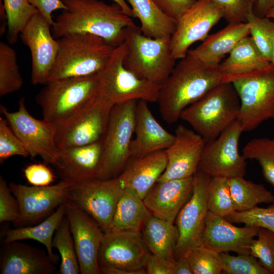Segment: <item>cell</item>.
I'll return each mask as SVG.
<instances>
[{
  "mask_svg": "<svg viewBox=\"0 0 274 274\" xmlns=\"http://www.w3.org/2000/svg\"><path fill=\"white\" fill-rule=\"evenodd\" d=\"M225 82H231L230 78L219 65L206 66L186 56L160 85L157 102L162 118L169 124L177 122L186 108Z\"/></svg>",
  "mask_w": 274,
  "mask_h": 274,
  "instance_id": "1",
  "label": "cell"
},
{
  "mask_svg": "<svg viewBox=\"0 0 274 274\" xmlns=\"http://www.w3.org/2000/svg\"><path fill=\"white\" fill-rule=\"evenodd\" d=\"M67 7L54 21V36L59 38L77 33H86L104 39L117 47L124 42L125 31L134 24L116 3L108 4L100 0H62Z\"/></svg>",
  "mask_w": 274,
  "mask_h": 274,
  "instance_id": "2",
  "label": "cell"
},
{
  "mask_svg": "<svg viewBox=\"0 0 274 274\" xmlns=\"http://www.w3.org/2000/svg\"><path fill=\"white\" fill-rule=\"evenodd\" d=\"M56 59L48 81L97 74L107 64L115 47L90 33H72L58 38Z\"/></svg>",
  "mask_w": 274,
  "mask_h": 274,
  "instance_id": "3",
  "label": "cell"
},
{
  "mask_svg": "<svg viewBox=\"0 0 274 274\" xmlns=\"http://www.w3.org/2000/svg\"><path fill=\"white\" fill-rule=\"evenodd\" d=\"M239 109L240 100L233 84L225 82L186 108L180 119L208 142L237 120Z\"/></svg>",
  "mask_w": 274,
  "mask_h": 274,
  "instance_id": "4",
  "label": "cell"
},
{
  "mask_svg": "<svg viewBox=\"0 0 274 274\" xmlns=\"http://www.w3.org/2000/svg\"><path fill=\"white\" fill-rule=\"evenodd\" d=\"M170 38L149 37L135 24L128 26L125 31L124 67L139 78L161 85L176 65Z\"/></svg>",
  "mask_w": 274,
  "mask_h": 274,
  "instance_id": "5",
  "label": "cell"
},
{
  "mask_svg": "<svg viewBox=\"0 0 274 274\" xmlns=\"http://www.w3.org/2000/svg\"><path fill=\"white\" fill-rule=\"evenodd\" d=\"M97 87V74L49 81L36 97L43 119L56 126L62 123L94 99Z\"/></svg>",
  "mask_w": 274,
  "mask_h": 274,
  "instance_id": "6",
  "label": "cell"
},
{
  "mask_svg": "<svg viewBox=\"0 0 274 274\" xmlns=\"http://www.w3.org/2000/svg\"><path fill=\"white\" fill-rule=\"evenodd\" d=\"M126 49L125 42L116 47L97 73L96 95L112 106L131 100L157 102L160 85L139 78L124 67Z\"/></svg>",
  "mask_w": 274,
  "mask_h": 274,
  "instance_id": "7",
  "label": "cell"
},
{
  "mask_svg": "<svg viewBox=\"0 0 274 274\" xmlns=\"http://www.w3.org/2000/svg\"><path fill=\"white\" fill-rule=\"evenodd\" d=\"M240 100L237 120L244 131L256 129L274 119V65L233 77L231 80Z\"/></svg>",
  "mask_w": 274,
  "mask_h": 274,
  "instance_id": "8",
  "label": "cell"
},
{
  "mask_svg": "<svg viewBox=\"0 0 274 274\" xmlns=\"http://www.w3.org/2000/svg\"><path fill=\"white\" fill-rule=\"evenodd\" d=\"M138 101L131 100L113 107L95 178L107 180L118 177L130 159Z\"/></svg>",
  "mask_w": 274,
  "mask_h": 274,
  "instance_id": "9",
  "label": "cell"
},
{
  "mask_svg": "<svg viewBox=\"0 0 274 274\" xmlns=\"http://www.w3.org/2000/svg\"><path fill=\"white\" fill-rule=\"evenodd\" d=\"M151 253L141 232H108L98 251L101 273L146 274Z\"/></svg>",
  "mask_w": 274,
  "mask_h": 274,
  "instance_id": "10",
  "label": "cell"
},
{
  "mask_svg": "<svg viewBox=\"0 0 274 274\" xmlns=\"http://www.w3.org/2000/svg\"><path fill=\"white\" fill-rule=\"evenodd\" d=\"M123 191L118 177L107 180L92 178L73 184L67 200L90 216L106 233Z\"/></svg>",
  "mask_w": 274,
  "mask_h": 274,
  "instance_id": "11",
  "label": "cell"
},
{
  "mask_svg": "<svg viewBox=\"0 0 274 274\" xmlns=\"http://www.w3.org/2000/svg\"><path fill=\"white\" fill-rule=\"evenodd\" d=\"M113 107L96 94L84 108L56 125V142L59 150L103 141Z\"/></svg>",
  "mask_w": 274,
  "mask_h": 274,
  "instance_id": "12",
  "label": "cell"
},
{
  "mask_svg": "<svg viewBox=\"0 0 274 274\" xmlns=\"http://www.w3.org/2000/svg\"><path fill=\"white\" fill-rule=\"evenodd\" d=\"M18 105V110L13 112L1 105V113L30 156H39L46 163L52 164L59 152L56 142V126L44 119L39 120L32 116L25 106L24 98L19 100Z\"/></svg>",
  "mask_w": 274,
  "mask_h": 274,
  "instance_id": "13",
  "label": "cell"
},
{
  "mask_svg": "<svg viewBox=\"0 0 274 274\" xmlns=\"http://www.w3.org/2000/svg\"><path fill=\"white\" fill-rule=\"evenodd\" d=\"M243 132L241 124L236 120L215 139L206 142L198 170L211 177H244L246 159L238 151Z\"/></svg>",
  "mask_w": 274,
  "mask_h": 274,
  "instance_id": "14",
  "label": "cell"
},
{
  "mask_svg": "<svg viewBox=\"0 0 274 274\" xmlns=\"http://www.w3.org/2000/svg\"><path fill=\"white\" fill-rule=\"evenodd\" d=\"M211 178L199 170L193 176L191 195L176 219L178 238L175 260L185 256L189 250L200 244L209 212L208 196Z\"/></svg>",
  "mask_w": 274,
  "mask_h": 274,
  "instance_id": "15",
  "label": "cell"
},
{
  "mask_svg": "<svg viewBox=\"0 0 274 274\" xmlns=\"http://www.w3.org/2000/svg\"><path fill=\"white\" fill-rule=\"evenodd\" d=\"M73 184L63 180L44 186L10 183V189L20 207V218L17 227L34 225L47 218L67 200Z\"/></svg>",
  "mask_w": 274,
  "mask_h": 274,
  "instance_id": "16",
  "label": "cell"
},
{
  "mask_svg": "<svg viewBox=\"0 0 274 274\" xmlns=\"http://www.w3.org/2000/svg\"><path fill=\"white\" fill-rule=\"evenodd\" d=\"M222 18V9L211 0H197L176 20V29L170 38L175 59L185 58L190 46L196 42L203 41Z\"/></svg>",
  "mask_w": 274,
  "mask_h": 274,
  "instance_id": "17",
  "label": "cell"
},
{
  "mask_svg": "<svg viewBox=\"0 0 274 274\" xmlns=\"http://www.w3.org/2000/svg\"><path fill=\"white\" fill-rule=\"evenodd\" d=\"M50 26L38 11L20 35L31 53V80L33 85L48 82L56 59L58 42L51 35Z\"/></svg>",
  "mask_w": 274,
  "mask_h": 274,
  "instance_id": "18",
  "label": "cell"
},
{
  "mask_svg": "<svg viewBox=\"0 0 274 274\" xmlns=\"http://www.w3.org/2000/svg\"><path fill=\"white\" fill-rule=\"evenodd\" d=\"M64 204L65 215L70 223L80 273H101L98 255L104 232L90 216L76 205L67 200Z\"/></svg>",
  "mask_w": 274,
  "mask_h": 274,
  "instance_id": "19",
  "label": "cell"
},
{
  "mask_svg": "<svg viewBox=\"0 0 274 274\" xmlns=\"http://www.w3.org/2000/svg\"><path fill=\"white\" fill-rule=\"evenodd\" d=\"M175 136L173 143L164 150L167 165L157 181L191 177L198 170L206 143L204 139L182 124L177 127Z\"/></svg>",
  "mask_w": 274,
  "mask_h": 274,
  "instance_id": "20",
  "label": "cell"
},
{
  "mask_svg": "<svg viewBox=\"0 0 274 274\" xmlns=\"http://www.w3.org/2000/svg\"><path fill=\"white\" fill-rule=\"evenodd\" d=\"M259 229L255 226H236L225 217L209 211L199 246L219 253L232 251L237 254H250V246Z\"/></svg>",
  "mask_w": 274,
  "mask_h": 274,
  "instance_id": "21",
  "label": "cell"
},
{
  "mask_svg": "<svg viewBox=\"0 0 274 274\" xmlns=\"http://www.w3.org/2000/svg\"><path fill=\"white\" fill-rule=\"evenodd\" d=\"M193 184V176L157 181L143 201L151 214L174 223L179 213L191 195Z\"/></svg>",
  "mask_w": 274,
  "mask_h": 274,
  "instance_id": "22",
  "label": "cell"
},
{
  "mask_svg": "<svg viewBox=\"0 0 274 274\" xmlns=\"http://www.w3.org/2000/svg\"><path fill=\"white\" fill-rule=\"evenodd\" d=\"M103 141L59 150L52 164L63 180L73 184L95 178L102 153Z\"/></svg>",
  "mask_w": 274,
  "mask_h": 274,
  "instance_id": "23",
  "label": "cell"
},
{
  "mask_svg": "<svg viewBox=\"0 0 274 274\" xmlns=\"http://www.w3.org/2000/svg\"><path fill=\"white\" fill-rule=\"evenodd\" d=\"M134 133L135 138L130 146V159L165 150L175 139V134L166 130L156 120L148 102L143 100L136 104Z\"/></svg>",
  "mask_w": 274,
  "mask_h": 274,
  "instance_id": "24",
  "label": "cell"
},
{
  "mask_svg": "<svg viewBox=\"0 0 274 274\" xmlns=\"http://www.w3.org/2000/svg\"><path fill=\"white\" fill-rule=\"evenodd\" d=\"M56 267L49 254L26 243H4L1 249V274H52Z\"/></svg>",
  "mask_w": 274,
  "mask_h": 274,
  "instance_id": "25",
  "label": "cell"
},
{
  "mask_svg": "<svg viewBox=\"0 0 274 274\" xmlns=\"http://www.w3.org/2000/svg\"><path fill=\"white\" fill-rule=\"evenodd\" d=\"M167 157L164 150L130 158L118 177L125 189L143 200L164 172Z\"/></svg>",
  "mask_w": 274,
  "mask_h": 274,
  "instance_id": "26",
  "label": "cell"
},
{
  "mask_svg": "<svg viewBox=\"0 0 274 274\" xmlns=\"http://www.w3.org/2000/svg\"><path fill=\"white\" fill-rule=\"evenodd\" d=\"M249 35L247 22L228 23L219 31L208 35L196 48L189 50L186 56L206 66H218L225 55Z\"/></svg>",
  "mask_w": 274,
  "mask_h": 274,
  "instance_id": "27",
  "label": "cell"
},
{
  "mask_svg": "<svg viewBox=\"0 0 274 274\" xmlns=\"http://www.w3.org/2000/svg\"><path fill=\"white\" fill-rule=\"evenodd\" d=\"M174 223L151 214L141 231L144 242L151 254L173 263L178 231Z\"/></svg>",
  "mask_w": 274,
  "mask_h": 274,
  "instance_id": "28",
  "label": "cell"
},
{
  "mask_svg": "<svg viewBox=\"0 0 274 274\" xmlns=\"http://www.w3.org/2000/svg\"><path fill=\"white\" fill-rule=\"evenodd\" d=\"M219 66L222 72L232 79L269 65L268 61L258 49L251 37L241 40Z\"/></svg>",
  "mask_w": 274,
  "mask_h": 274,
  "instance_id": "29",
  "label": "cell"
},
{
  "mask_svg": "<svg viewBox=\"0 0 274 274\" xmlns=\"http://www.w3.org/2000/svg\"><path fill=\"white\" fill-rule=\"evenodd\" d=\"M151 214L143 199L132 191L124 189L107 232H141Z\"/></svg>",
  "mask_w": 274,
  "mask_h": 274,
  "instance_id": "30",
  "label": "cell"
},
{
  "mask_svg": "<svg viewBox=\"0 0 274 274\" xmlns=\"http://www.w3.org/2000/svg\"><path fill=\"white\" fill-rule=\"evenodd\" d=\"M131 6L133 17L141 22L142 33L149 37H171L177 20L165 14L153 0H127Z\"/></svg>",
  "mask_w": 274,
  "mask_h": 274,
  "instance_id": "31",
  "label": "cell"
},
{
  "mask_svg": "<svg viewBox=\"0 0 274 274\" xmlns=\"http://www.w3.org/2000/svg\"><path fill=\"white\" fill-rule=\"evenodd\" d=\"M65 216V207L64 203L47 218L37 224L16 227L8 230L5 234L4 243L24 239L37 241L45 246L47 253L55 263L56 259L52 251V238Z\"/></svg>",
  "mask_w": 274,
  "mask_h": 274,
  "instance_id": "32",
  "label": "cell"
},
{
  "mask_svg": "<svg viewBox=\"0 0 274 274\" xmlns=\"http://www.w3.org/2000/svg\"><path fill=\"white\" fill-rule=\"evenodd\" d=\"M229 185L235 211L249 210L260 203L274 202V195L262 184L236 177L229 179Z\"/></svg>",
  "mask_w": 274,
  "mask_h": 274,
  "instance_id": "33",
  "label": "cell"
},
{
  "mask_svg": "<svg viewBox=\"0 0 274 274\" xmlns=\"http://www.w3.org/2000/svg\"><path fill=\"white\" fill-rule=\"evenodd\" d=\"M52 247L61 256L60 274L80 273V268L70 223L66 215L56 230L52 238Z\"/></svg>",
  "mask_w": 274,
  "mask_h": 274,
  "instance_id": "34",
  "label": "cell"
},
{
  "mask_svg": "<svg viewBox=\"0 0 274 274\" xmlns=\"http://www.w3.org/2000/svg\"><path fill=\"white\" fill-rule=\"evenodd\" d=\"M15 50L8 44L0 43V96L19 90L23 85Z\"/></svg>",
  "mask_w": 274,
  "mask_h": 274,
  "instance_id": "35",
  "label": "cell"
},
{
  "mask_svg": "<svg viewBox=\"0 0 274 274\" xmlns=\"http://www.w3.org/2000/svg\"><path fill=\"white\" fill-rule=\"evenodd\" d=\"M243 156L246 159L257 161L265 179L274 187V139L254 138L244 146Z\"/></svg>",
  "mask_w": 274,
  "mask_h": 274,
  "instance_id": "36",
  "label": "cell"
},
{
  "mask_svg": "<svg viewBox=\"0 0 274 274\" xmlns=\"http://www.w3.org/2000/svg\"><path fill=\"white\" fill-rule=\"evenodd\" d=\"M8 18V40L15 44L38 10L27 0H2Z\"/></svg>",
  "mask_w": 274,
  "mask_h": 274,
  "instance_id": "37",
  "label": "cell"
},
{
  "mask_svg": "<svg viewBox=\"0 0 274 274\" xmlns=\"http://www.w3.org/2000/svg\"><path fill=\"white\" fill-rule=\"evenodd\" d=\"M210 212L225 217L235 211L230 191L229 179L211 177L208 196Z\"/></svg>",
  "mask_w": 274,
  "mask_h": 274,
  "instance_id": "38",
  "label": "cell"
},
{
  "mask_svg": "<svg viewBox=\"0 0 274 274\" xmlns=\"http://www.w3.org/2000/svg\"><path fill=\"white\" fill-rule=\"evenodd\" d=\"M193 274H220L223 272L220 253L202 246L189 250L185 255Z\"/></svg>",
  "mask_w": 274,
  "mask_h": 274,
  "instance_id": "39",
  "label": "cell"
},
{
  "mask_svg": "<svg viewBox=\"0 0 274 274\" xmlns=\"http://www.w3.org/2000/svg\"><path fill=\"white\" fill-rule=\"evenodd\" d=\"M247 22L249 24L250 35L255 45L264 57L271 62L273 22L265 17L258 16L255 14L253 8L248 14Z\"/></svg>",
  "mask_w": 274,
  "mask_h": 274,
  "instance_id": "40",
  "label": "cell"
},
{
  "mask_svg": "<svg viewBox=\"0 0 274 274\" xmlns=\"http://www.w3.org/2000/svg\"><path fill=\"white\" fill-rule=\"evenodd\" d=\"M225 218L232 223L265 228L274 232V202L265 208L257 206L249 210L235 211Z\"/></svg>",
  "mask_w": 274,
  "mask_h": 274,
  "instance_id": "41",
  "label": "cell"
},
{
  "mask_svg": "<svg viewBox=\"0 0 274 274\" xmlns=\"http://www.w3.org/2000/svg\"><path fill=\"white\" fill-rule=\"evenodd\" d=\"M256 237L250 246V253L269 274H274V232L261 227Z\"/></svg>",
  "mask_w": 274,
  "mask_h": 274,
  "instance_id": "42",
  "label": "cell"
},
{
  "mask_svg": "<svg viewBox=\"0 0 274 274\" xmlns=\"http://www.w3.org/2000/svg\"><path fill=\"white\" fill-rule=\"evenodd\" d=\"M223 271L227 274H269L251 254L231 255L228 252L220 253Z\"/></svg>",
  "mask_w": 274,
  "mask_h": 274,
  "instance_id": "43",
  "label": "cell"
},
{
  "mask_svg": "<svg viewBox=\"0 0 274 274\" xmlns=\"http://www.w3.org/2000/svg\"><path fill=\"white\" fill-rule=\"evenodd\" d=\"M27 157L30 154L5 118L0 117V163L13 156Z\"/></svg>",
  "mask_w": 274,
  "mask_h": 274,
  "instance_id": "44",
  "label": "cell"
},
{
  "mask_svg": "<svg viewBox=\"0 0 274 274\" xmlns=\"http://www.w3.org/2000/svg\"><path fill=\"white\" fill-rule=\"evenodd\" d=\"M20 218L18 200L12 193L5 180L0 177V222H12L18 226Z\"/></svg>",
  "mask_w": 274,
  "mask_h": 274,
  "instance_id": "45",
  "label": "cell"
},
{
  "mask_svg": "<svg viewBox=\"0 0 274 274\" xmlns=\"http://www.w3.org/2000/svg\"><path fill=\"white\" fill-rule=\"evenodd\" d=\"M223 11V18L228 23L247 22L248 14L255 0H211Z\"/></svg>",
  "mask_w": 274,
  "mask_h": 274,
  "instance_id": "46",
  "label": "cell"
},
{
  "mask_svg": "<svg viewBox=\"0 0 274 274\" xmlns=\"http://www.w3.org/2000/svg\"><path fill=\"white\" fill-rule=\"evenodd\" d=\"M23 173L27 182L33 186L50 185L55 178L50 168L43 163L29 164L24 169Z\"/></svg>",
  "mask_w": 274,
  "mask_h": 274,
  "instance_id": "47",
  "label": "cell"
},
{
  "mask_svg": "<svg viewBox=\"0 0 274 274\" xmlns=\"http://www.w3.org/2000/svg\"><path fill=\"white\" fill-rule=\"evenodd\" d=\"M165 14L177 20L191 8L197 0H153Z\"/></svg>",
  "mask_w": 274,
  "mask_h": 274,
  "instance_id": "48",
  "label": "cell"
},
{
  "mask_svg": "<svg viewBox=\"0 0 274 274\" xmlns=\"http://www.w3.org/2000/svg\"><path fill=\"white\" fill-rule=\"evenodd\" d=\"M52 26L54 22L52 14L57 10H66L67 7L62 0H27Z\"/></svg>",
  "mask_w": 274,
  "mask_h": 274,
  "instance_id": "49",
  "label": "cell"
},
{
  "mask_svg": "<svg viewBox=\"0 0 274 274\" xmlns=\"http://www.w3.org/2000/svg\"><path fill=\"white\" fill-rule=\"evenodd\" d=\"M173 263L151 254L145 265L146 272L148 274H172Z\"/></svg>",
  "mask_w": 274,
  "mask_h": 274,
  "instance_id": "50",
  "label": "cell"
},
{
  "mask_svg": "<svg viewBox=\"0 0 274 274\" xmlns=\"http://www.w3.org/2000/svg\"><path fill=\"white\" fill-rule=\"evenodd\" d=\"M172 274H193L190 263L186 256L175 260L172 264Z\"/></svg>",
  "mask_w": 274,
  "mask_h": 274,
  "instance_id": "51",
  "label": "cell"
},
{
  "mask_svg": "<svg viewBox=\"0 0 274 274\" xmlns=\"http://www.w3.org/2000/svg\"><path fill=\"white\" fill-rule=\"evenodd\" d=\"M274 6V0H255L253 11L260 17H265L267 11Z\"/></svg>",
  "mask_w": 274,
  "mask_h": 274,
  "instance_id": "52",
  "label": "cell"
},
{
  "mask_svg": "<svg viewBox=\"0 0 274 274\" xmlns=\"http://www.w3.org/2000/svg\"><path fill=\"white\" fill-rule=\"evenodd\" d=\"M0 16H1V27L0 35L3 36L6 31L7 26H8V18L3 2H0Z\"/></svg>",
  "mask_w": 274,
  "mask_h": 274,
  "instance_id": "53",
  "label": "cell"
},
{
  "mask_svg": "<svg viewBox=\"0 0 274 274\" xmlns=\"http://www.w3.org/2000/svg\"><path fill=\"white\" fill-rule=\"evenodd\" d=\"M114 3L117 4L122 9V11L130 17H133V13L131 7L128 5L125 0H112Z\"/></svg>",
  "mask_w": 274,
  "mask_h": 274,
  "instance_id": "54",
  "label": "cell"
},
{
  "mask_svg": "<svg viewBox=\"0 0 274 274\" xmlns=\"http://www.w3.org/2000/svg\"><path fill=\"white\" fill-rule=\"evenodd\" d=\"M271 62L274 65V22L272 25V51H271Z\"/></svg>",
  "mask_w": 274,
  "mask_h": 274,
  "instance_id": "55",
  "label": "cell"
},
{
  "mask_svg": "<svg viewBox=\"0 0 274 274\" xmlns=\"http://www.w3.org/2000/svg\"><path fill=\"white\" fill-rule=\"evenodd\" d=\"M265 17L268 19H272L274 22V6L267 11Z\"/></svg>",
  "mask_w": 274,
  "mask_h": 274,
  "instance_id": "56",
  "label": "cell"
}]
</instances>
